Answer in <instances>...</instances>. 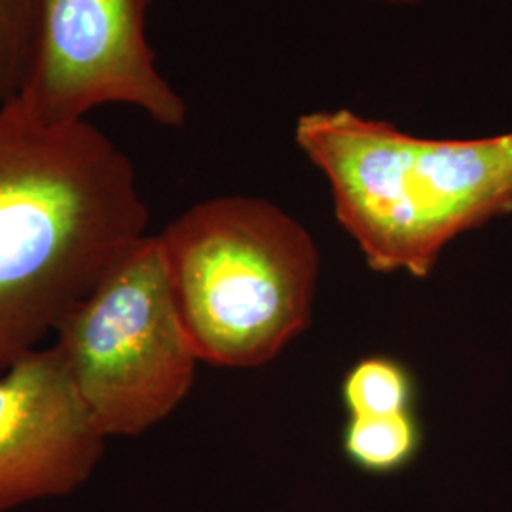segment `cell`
<instances>
[{
  "label": "cell",
  "instance_id": "obj_1",
  "mask_svg": "<svg viewBox=\"0 0 512 512\" xmlns=\"http://www.w3.org/2000/svg\"><path fill=\"white\" fill-rule=\"evenodd\" d=\"M128 156L88 120L0 112V368L57 332L148 236Z\"/></svg>",
  "mask_w": 512,
  "mask_h": 512
},
{
  "label": "cell",
  "instance_id": "obj_2",
  "mask_svg": "<svg viewBox=\"0 0 512 512\" xmlns=\"http://www.w3.org/2000/svg\"><path fill=\"white\" fill-rule=\"evenodd\" d=\"M294 141L378 274L427 277L454 239L512 213V131L425 139L353 110H315L298 118Z\"/></svg>",
  "mask_w": 512,
  "mask_h": 512
},
{
  "label": "cell",
  "instance_id": "obj_3",
  "mask_svg": "<svg viewBox=\"0 0 512 512\" xmlns=\"http://www.w3.org/2000/svg\"><path fill=\"white\" fill-rule=\"evenodd\" d=\"M198 359L264 366L310 325L321 258L310 232L253 196L198 203L158 234Z\"/></svg>",
  "mask_w": 512,
  "mask_h": 512
},
{
  "label": "cell",
  "instance_id": "obj_4",
  "mask_svg": "<svg viewBox=\"0 0 512 512\" xmlns=\"http://www.w3.org/2000/svg\"><path fill=\"white\" fill-rule=\"evenodd\" d=\"M65 365L107 437H137L190 393L200 363L158 236H145L55 332Z\"/></svg>",
  "mask_w": 512,
  "mask_h": 512
},
{
  "label": "cell",
  "instance_id": "obj_5",
  "mask_svg": "<svg viewBox=\"0 0 512 512\" xmlns=\"http://www.w3.org/2000/svg\"><path fill=\"white\" fill-rule=\"evenodd\" d=\"M154 0H38L37 46L23 107L44 124H71L107 105L141 109L183 128L186 101L156 65L147 37Z\"/></svg>",
  "mask_w": 512,
  "mask_h": 512
},
{
  "label": "cell",
  "instance_id": "obj_6",
  "mask_svg": "<svg viewBox=\"0 0 512 512\" xmlns=\"http://www.w3.org/2000/svg\"><path fill=\"white\" fill-rule=\"evenodd\" d=\"M107 439L59 349L23 355L0 378V512L74 492Z\"/></svg>",
  "mask_w": 512,
  "mask_h": 512
},
{
  "label": "cell",
  "instance_id": "obj_7",
  "mask_svg": "<svg viewBox=\"0 0 512 512\" xmlns=\"http://www.w3.org/2000/svg\"><path fill=\"white\" fill-rule=\"evenodd\" d=\"M342 448L346 458L368 475H395L420 452V423L414 410L391 416H349Z\"/></svg>",
  "mask_w": 512,
  "mask_h": 512
},
{
  "label": "cell",
  "instance_id": "obj_8",
  "mask_svg": "<svg viewBox=\"0 0 512 512\" xmlns=\"http://www.w3.org/2000/svg\"><path fill=\"white\" fill-rule=\"evenodd\" d=\"M342 399L349 416H391L412 410L414 380L406 366L385 357H365L348 370Z\"/></svg>",
  "mask_w": 512,
  "mask_h": 512
},
{
  "label": "cell",
  "instance_id": "obj_9",
  "mask_svg": "<svg viewBox=\"0 0 512 512\" xmlns=\"http://www.w3.org/2000/svg\"><path fill=\"white\" fill-rule=\"evenodd\" d=\"M38 0H0V112L21 97L33 65Z\"/></svg>",
  "mask_w": 512,
  "mask_h": 512
},
{
  "label": "cell",
  "instance_id": "obj_10",
  "mask_svg": "<svg viewBox=\"0 0 512 512\" xmlns=\"http://www.w3.org/2000/svg\"><path fill=\"white\" fill-rule=\"evenodd\" d=\"M368 2H378V4H389V6H414L425 0H368Z\"/></svg>",
  "mask_w": 512,
  "mask_h": 512
}]
</instances>
